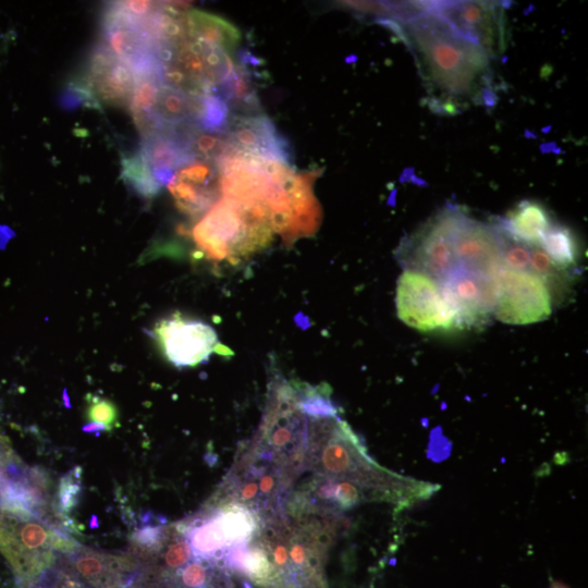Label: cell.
<instances>
[{
	"label": "cell",
	"mask_w": 588,
	"mask_h": 588,
	"mask_svg": "<svg viewBox=\"0 0 588 588\" xmlns=\"http://www.w3.org/2000/svg\"><path fill=\"white\" fill-rule=\"evenodd\" d=\"M306 401L310 421L302 474L306 478L302 481L348 482L363 490L369 501L401 507L426 500L439 489L433 483L401 476L373 461L358 436L339 417L329 393L320 387H309Z\"/></svg>",
	"instance_id": "1"
},
{
	"label": "cell",
	"mask_w": 588,
	"mask_h": 588,
	"mask_svg": "<svg viewBox=\"0 0 588 588\" xmlns=\"http://www.w3.org/2000/svg\"><path fill=\"white\" fill-rule=\"evenodd\" d=\"M412 50L418 71L432 95L431 108L454 114L460 102L489 105L494 100L489 56L430 11L402 23L382 21Z\"/></svg>",
	"instance_id": "2"
},
{
	"label": "cell",
	"mask_w": 588,
	"mask_h": 588,
	"mask_svg": "<svg viewBox=\"0 0 588 588\" xmlns=\"http://www.w3.org/2000/svg\"><path fill=\"white\" fill-rule=\"evenodd\" d=\"M79 543L69 532L34 512L9 502L0 504V553L9 563L19 588H29L60 555Z\"/></svg>",
	"instance_id": "3"
},
{
	"label": "cell",
	"mask_w": 588,
	"mask_h": 588,
	"mask_svg": "<svg viewBox=\"0 0 588 588\" xmlns=\"http://www.w3.org/2000/svg\"><path fill=\"white\" fill-rule=\"evenodd\" d=\"M270 215L261 204H240L222 197L193 229L203 255L236 264L266 247L272 238Z\"/></svg>",
	"instance_id": "4"
},
{
	"label": "cell",
	"mask_w": 588,
	"mask_h": 588,
	"mask_svg": "<svg viewBox=\"0 0 588 588\" xmlns=\"http://www.w3.org/2000/svg\"><path fill=\"white\" fill-rule=\"evenodd\" d=\"M463 215L458 207H448L403 240L399 258L406 270L442 280L456 266L451 235Z\"/></svg>",
	"instance_id": "5"
},
{
	"label": "cell",
	"mask_w": 588,
	"mask_h": 588,
	"mask_svg": "<svg viewBox=\"0 0 588 588\" xmlns=\"http://www.w3.org/2000/svg\"><path fill=\"white\" fill-rule=\"evenodd\" d=\"M395 301L399 318L414 329L421 332L460 329L439 282L428 275L405 270L397 281Z\"/></svg>",
	"instance_id": "6"
},
{
	"label": "cell",
	"mask_w": 588,
	"mask_h": 588,
	"mask_svg": "<svg viewBox=\"0 0 588 588\" xmlns=\"http://www.w3.org/2000/svg\"><path fill=\"white\" fill-rule=\"evenodd\" d=\"M551 294L546 283L530 271L501 269L497 274L493 314L509 324H529L551 315Z\"/></svg>",
	"instance_id": "7"
},
{
	"label": "cell",
	"mask_w": 588,
	"mask_h": 588,
	"mask_svg": "<svg viewBox=\"0 0 588 588\" xmlns=\"http://www.w3.org/2000/svg\"><path fill=\"white\" fill-rule=\"evenodd\" d=\"M426 11L443 19L458 34L495 58L505 48V26L501 5L486 1L426 2Z\"/></svg>",
	"instance_id": "8"
},
{
	"label": "cell",
	"mask_w": 588,
	"mask_h": 588,
	"mask_svg": "<svg viewBox=\"0 0 588 588\" xmlns=\"http://www.w3.org/2000/svg\"><path fill=\"white\" fill-rule=\"evenodd\" d=\"M154 338L164 357L176 367H194L213 353L231 355L209 324L175 314L160 320L154 328Z\"/></svg>",
	"instance_id": "9"
},
{
	"label": "cell",
	"mask_w": 588,
	"mask_h": 588,
	"mask_svg": "<svg viewBox=\"0 0 588 588\" xmlns=\"http://www.w3.org/2000/svg\"><path fill=\"white\" fill-rule=\"evenodd\" d=\"M439 285L457 317L460 329L488 323L495 306L497 274L487 275L456 265Z\"/></svg>",
	"instance_id": "10"
},
{
	"label": "cell",
	"mask_w": 588,
	"mask_h": 588,
	"mask_svg": "<svg viewBox=\"0 0 588 588\" xmlns=\"http://www.w3.org/2000/svg\"><path fill=\"white\" fill-rule=\"evenodd\" d=\"M62 566L89 588H131L139 563L133 552H107L79 544L62 556Z\"/></svg>",
	"instance_id": "11"
},
{
	"label": "cell",
	"mask_w": 588,
	"mask_h": 588,
	"mask_svg": "<svg viewBox=\"0 0 588 588\" xmlns=\"http://www.w3.org/2000/svg\"><path fill=\"white\" fill-rule=\"evenodd\" d=\"M76 79L98 107L99 103L128 106L135 86L133 68L115 57L103 42L93 49L84 73Z\"/></svg>",
	"instance_id": "12"
},
{
	"label": "cell",
	"mask_w": 588,
	"mask_h": 588,
	"mask_svg": "<svg viewBox=\"0 0 588 588\" xmlns=\"http://www.w3.org/2000/svg\"><path fill=\"white\" fill-rule=\"evenodd\" d=\"M454 260L457 266L487 275L502 269L501 234L498 228L463 215L451 235Z\"/></svg>",
	"instance_id": "13"
},
{
	"label": "cell",
	"mask_w": 588,
	"mask_h": 588,
	"mask_svg": "<svg viewBox=\"0 0 588 588\" xmlns=\"http://www.w3.org/2000/svg\"><path fill=\"white\" fill-rule=\"evenodd\" d=\"M226 136L233 151L290 164L291 152L274 124L261 114L229 118Z\"/></svg>",
	"instance_id": "14"
},
{
	"label": "cell",
	"mask_w": 588,
	"mask_h": 588,
	"mask_svg": "<svg viewBox=\"0 0 588 588\" xmlns=\"http://www.w3.org/2000/svg\"><path fill=\"white\" fill-rule=\"evenodd\" d=\"M140 150L161 186L168 185L180 168L195 159L173 127L143 137Z\"/></svg>",
	"instance_id": "15"
},
{
	"label": "cell",
	"mask_w": 588,
	"mask_h": 588,
	"mask_svg": "<svg viewBox=\"0 0 588 588\" xmlns=\"http://www.w3.org/2000/svg\"><path fill=\"white\" fill-rule=\"evenodd\" d=\"M493 224L516 241L539 246L552 221L549 211L541 204L522 200L504 217L497 218Z\"/></svg>",
	"instance_id": "16"
},
{
	"label": "cell",
	"mask_w": 588,
	"mask_h": 588,
	"mask_svg": "<svg viewBox=\"0 0 588 588\" xmlns=\"http://www.w3.org/2000/svg\"><path fill=\"white\" fill-rule=\"evenodd\" d=\"M189 37L231 54L241 41V33L229 21L199 10L186 12Z\"/></svg>",
	"instance_id": "17"
},
{
	"label": "cell",
	"mask_w": 588,
	"mask_h": 588,
	"mask_svg": "<svg viewBox=\"0 0 588 588\" xmlns=\"http://www.w3.org/2000/svg\"><path fill=\"white\" fill-rule=\"evenodd\" d=\"M539 246L547 253L553 264L566 270L578 259V245L575 234L567 226L552 223L542 236Z\"/></svg>",
	"instance_id": "18"
},
{
	"label": "cell",
	"mask_w": 588,
	"mask_h": 588,
	"mask_svg": "<svg viewBox=\"0 0 588 588\" xmlns=\"http://www.w3.org/2000/svg\"><path fill=\"white\" fill-rule=\"evenodd\" d=\"M82 494V469L75 467L60 478L56 491L54 506L58 519L68 532H76L73 518L70 514L77 506Z\"/></svg>",
	"instance_id": "19"
},
{
	"label": "cell",
	"mask_w": 588,
	"mask_h": 588,
	"mask_svg": "<svg viewBox=\"0 0 588 588\" xmlns=\"http://www.w3.org/2000/svg\"><path fill=\"white\" fill-rule=\"evenodd\" d=\"M154 114L163 127H174L189 121V95L163 84Z\"/></svg>",
	"instance_id": "20"
},
{
	"label": "cell",
	"mask_w": 588,
	"mask_h": 588,
	"mask_svg": "<svg viewBox=\"0 0 588 588\" xmlns=\"http://www.w3.org/2000/svg\"><path fill=\"white\" fill-rule=\"evenodd\" d=\"M122 177L145 198H152L161 188L140 148L122 158Z\"/></svg>",
	"instance_id": "21"
},
{
	"label": "cell",
	"mask_w": 588,
	"mask_h": 588,
	"mask_svg": "<svg viewBox=\"0 0 588 588\" xmlns=\"http://www.w3.org/2000/svg\"><path fill=\"white\" fill-rule=\"evenodd\" d=\"M179 209L187 215H199L215 203L219 189L201 187L189 182L173 179L168 184Z\"/></svg>",
	"instance_id": "22"
},
{
	"label": "cell",
	"mask_w": 588,
	"mask_h": 588,
	"mask_svg": "<svg viewBox=\"0 0 588 588\" xmlns=\"http://www.w3.org/2000/svg\"><path fill=\"white\" fill-rule=\"evenodd\" d=\"M501 234V265L503 269L513 271H529L531 246L516 241L500 229Z\"/></svg>",
	"instance_id": "23"
},
{
	"label": "cell",
	"mask_w": 588,
	"mask_h": 588,
	"mask_svg": "<svg viewBox=\"0 0 588 588\" xmlns=\"http://www.w3.org/2000/svg\"><path fill=\"white\" fill-rule=\"evenodd\" d=\"M86 419L88 422L100 424L109 432L119 426V412L109 399L96 394L86 395Z\"/></svg>",
	"instance_id": "24"
},
{
	"label": "cell",
	"mask_w": 588,
	"mask_h": 588,
	"mask_svg": "<svg viewBox=\"0 0 588 588\" xmlns=\"http://www.w3.org/2000/svg\"><path fill=\"white\" fill-rule=\"evenodd\" d=\"M29 588H89L66 567L52 566Z\"/></svg>",
	"instance_id": "25"
},
{
	"label": "cell",
	"mask_w": 588,
	"mask_h": 588,
	"mask_svg": "<svg viewBox=\"0 0 588 588\" xmlns=\"http://www.w3.org/2000/svg\"><path fill=\"white\" fill-rule=\"evenodd\" d=\"M24 463L14 452L10 440L0 433V469L5 475L16 466Z\"/></svg>",
	"instance_id": "26"
},
{
	"label": "cell",
	"mask_w": 588,
	"mask_h": 588,
	"mask_svg": "<svg viewBox=\"0 0 588 588\" xmlns=\"http://www.w3.org/2000/svg\"><path fill=\"white\" fill-rule=\"evenodd\" d=\"M83 430L85 432H101V431H106L105 427L100 424H96V422H88L87 425L83 426Z\"/></svg>",
	"instance_id": "27"
}]
</instances>
